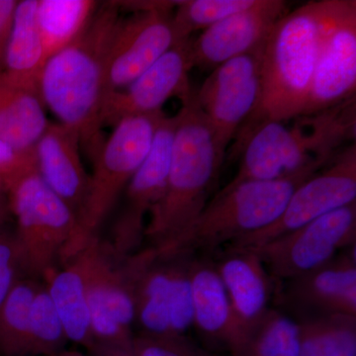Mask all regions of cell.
<instances>
[{"mask_svg": "<svg viewBox=\"0 0 356 356\" xmlns=\"http://www.w3.org/2000/svg\"><path fill=\"white\" fill-rule=\"evenodd\" d=\"M121 17L119 2L99 4L83 31L47 60L39 77L44 106L58 123L79 133L91 163L105 142L100 113L106 96L107 57Z\"/></svg>", "mask_w": 356, "mask_h": 356, "instance_id": "obj_1", "label": "cell"}, {"mask_svg": "<svg viewBox=\"0 0 356 356\" xmlns=\"http://www.w3.org/2000/svg\"><path fill=\"white\" fill-rule=\"evenodd\" d=\"M355 97L289 121L248 119L236 134L241 159L228 184L276 180L322 170L348 143L355 142ZM235 137V138H236Z\"/></svg>", "mask_w": 356, "mask_h": 356, "instance_id": "obj_2", "label": "cell"}, {"mask_svg": "<svg viewBox=\"0 0 356 356\" xmlns=\"http://www.w3.org/2000/svg\"><path fill=\"white\" fill-rule=\"evenodd\" d=\"M172 163L163 196L149 214L145 238L163 254L188 231L210 201L226 156L222 154L195 91L181 102Z\"/></svg>", "mask_w": 356, "mask_h": 356, "instance_id": "obj_3", "label": "cell"}, {"mask_svg": "<svg viewBox=\"0 0 356 356\" xmlns=\"http://www.w3.org/2000/svg\"><path fill=\"white\" fill-rule=\"evenodd\" d=\"M344 2H307L276 23L262 49L261 100L248 119L289 121L303 115L325 33Z\"/></svg>", "mask_w": 356, "mask_h": 356, "instance_id": "obj_4", "label": "cell"}, {"mask_svg": "<svg viewBox=\"0 0 356 356\" xmlns=\"http://www.w3.org/2000/svg\"><path fill=\"white\" fill-rule=\"evenodd\" d=\"M321 170H308L282 179L248 180L227 184L204 208L197 220L161 257L191 254L266 229L282 214L295 191Z\"/></svg>", "mask_w": 356, "mask_h": 356, "instance_id": "obj_5", "label": "cell"}, {"mask_svg": "<svg viewBox=\"0 0 356 356\" xmlns=\"http://www.w3.org/2000/svg\"><path fill=\"white\" fill-rule=\"evenodd\" d=\"M165 115L159 111L127 117L114 126L113 132L93 161L88 197L79 216V231L69 259L98 236L103 222L146 159Z\"/></svg>", "mask_w": 356, "mask_h": 356, "instance_id": "obj_6", "label": "cell"}, {"mask_svg": "<svg viewBox=\"0 0 356 356\" xmlns=\"http://www.w3.org/2000/svg\"><path fill=\"white\" fill-rule=\"evenodd\" d=\"M17 221L15 241L25 273L32 277L54 273L64 266L79 231V218L48 186L38 170L27 173L8 188Z\"/></svg>", "mask_w": 356, "mask_h": 356, "instance_id": "obj_7", "label": "cell"}, {"mask_svg": "<svg viewBox=\"0 0 356 356\" xmlns=\"http://www.w3.org/2000/svg\"><path fill=\"white\" fill-rule=\"evenodd\" d=\"M140 250L120 259L108 242L100 238L88 286V308L92 355L132 351L135 324V284Z\"/></svg>", "mask_w": 356, "mask_h": 356, "instance_id": "obj_8", "label": "cell"}, {"mask_svg": "<svg viewBox=\"0 0 356 356\" xmlns=\"http://www.w3.org/2000/svg\"><path fill=\"white\" fill-rule=\"evenodd\" d=\"M191 254L161 257L154 248L140 250L135 284V323L140 334L185 336L193 325Z\"/></svg>", "mask_w": 356, "mask_h": 356, "instance_id": "obj_9", "label": "cell"}, {"mask_svg": "<svg viewBox=\"0 0 356 356\" xmlns=\"http://www.w3.org/2000/svg\"><path fill=\"white\" fill-rule=\"evenodd\" d=\"M177 2H119L121 7L132 8V13L122 16L110 44L105 98L126 88L181 42L173 22Z\"/></svg>", "mask_w": 356, "mask_h": 356, "instance_id": "obj_10", "label": "cell"}, {"mask_svg": "<svg viewBox=\"0 0 356 356\" xmlns=\"http://www.w3.org/2000/svg\"><path fill=\"white\" fill-rule=\"evenodd\" d=\"M356 202L273 238L254 250L273 280L290 281L331 262L355 247Z\"/></svg>", "mask_w": 356, "mask_h": 356, "instance_id": "obj_11", "label": "cell"}, {"mask_svg": "<svg viewBox=\"0 0 356 356\" xmlns=\"http://www.w3.org/2000/svg\"><path fill=\"white\" fill-rule=\"evenodd\" d=\"M264 44L218 65L195 91L199 107L209 122L217 146L225 156L229 143L261 100Z\"/></svg>", "mask_w": 356, "mask_h": 356, "instance_id": "obj_12", "label": "cell"}, {"mask_svg": "<svg viewBox=\"0 0 356 356\" xmlns=\"http://www.w3.org/2000/svg\"><path fill=\"white\" fill-rule=\"evenodd\" d=\"M356 202V146L337 158L293 192L282 214L270 226L238 238L229 247L255 248L304 226L327 213Z\"/></svg>", "mask_w": 356, "mask_h": 356, "instance_id": "obj_13", "label": "cell"}, {"mask_svg": "<svg viewBox=\"0 0 356 356\" xmlns=\"http://www.w3.org/2000/svg\"><path fill=\"white\" fill-rule=\"evenodd\" d=\"M191 40L175 44L129 86L107 96L100 113L102 128L114 127L127 117L163 111L172 98L188 99L194 92L189 81L194 69Z\"/></svg>", "mask_w": 356, "mask_h": 356, "instance_id": "obj_14", "label": "cell"}, {"mask_svg": "<svg viewBox=\"0 0 356 356\" xmlns=\"http://www.w3.org/2000/svg\"><path fill=\"white\" fill-rule=\"evenodd\" d=\"M355 89L356 1L346 0L325 33L303 115L355 97Z\"/></svg>", "mask_w": 356, "mask_h": 356, "instance_id": "obj_15", "label": "cell"}, {"mask_svg": "<svg viewBox=\"0 0 356 356\" xmlns=\"http://www.w3.org/2000/svg\"><path fill=\"white\" fill-rule=\"evenodd\" d=\"M288 13L286 1L259 0L252 8L210 26L191 40L193 67L213 70L227 60L257 50Z\"/></svg>", "mask_w": 356, "mask_h": 356, "instance_id": "obj_16", "label": "cell"}, {"mask_svg": "<svg viewBox=\"0 0 356 356\" xmlns=\"http://www.w3.org/2000/svg\"><path fill=\"white\" fill-rule=\"evenodd\" d=\"M177 123V114L163 117L146 159L124 191L125 204L113 226V233L124 242L143 240L145 219L165 192Z\"/></svg>", "mask_w": 356, "mask_h": 356, "instance_id": "obj_17", "label": "cell"}, {"mask_svg": "<svg viewBox=\"0 0 356 356\" xmlns=\"http://www.w3.org/2000/svg\"><path fill=\"white\" fill-rule=\"evenodd\" d=\"M214 267L238 324L252 336L271 308L273 280L252 248L229 247Z\"/></svg>", "mask_w": 356, "mask_h": 356, "instance_id": "obj_18", "label": "cell"}, {"mask_svg": "<svg viewBox=\"0 0 356 356\" xmlns=\"http://www.w3.org/2000/svg\"><path fill=\"white\" fill-rule=\"evenodd\" d=\"M287 301L310 316L356 317L355 247L325 266L287 281Z\"/></svg>", "mask_w": 356, "mask_h": 356, "instance_id": "obj_19", "label": "cell"}, {"mask_svg": "<svg viewBox=\"0 0 356 356\" xmlns=\"http://www.w3.org/2000/svg\"><path fill=\"white\" fill-rule=\"evenodd\" d=\"M81 149L79 133L58 122L50 123L34 149L40 177L76 212L77 218L89 187Z\"/></svg>", "mask_w": 356, "mask_h": 356, "instance_id": "obj_20", "label": "cell"}, {"mask_svg": "<svg viewBox=\"0 0 356 356\" xmlns=\"http://www.w3.org/2000/svg\"><path fill=\"white\" fill-rule=\"evenodd\" d=\"M193 325L210 343L236 355L252 336L238 324L212 262H191Z\"/></svg>", "mask_w": 356, "mask_h": 356, "instance_id": "obj_21", "label": "cell"}, {"mask_svg": "<svg viewBox=\"0 0 356 356\" xmlns=\"http://www.w3.org/2000/svg\"><path fill=\"white\" fill-rule=\"evenodd\" d=\"M100 238L95 236L58 270L46 285L69 341L81 344L92 355L95 344L90 329L88 286Z\"/></svg>", "mask_w": 356, "mask_h": 356, "instance_id": "obj_22", "label": "cell"}, {"mask_svg": "<svg viewBox=\"0 0 356 356\" xmlns=\"http://www.w3.org/2000/svg\"><path fill=\"white\" fill-rule=\"evenodd\" d=\"M39 88L21 86L0 72V139L19 151H33L50 122Z\"/></svg>", "mask_w": 356, "mask_h": 356, "instance_id": "obj_23", "label": "cell"}, {"mask_svg": "<svg viewBox=\"0 0 356 356\" xmlns=\"http://www.w3.org/2000/svg\"><path fill=\"white\" fill-rule=\"evenodd\" d=\"M39 0L18 1L13 27L4 54V72L9 81L39 88V77L46 64L43 41L40 32Z\"/></svg>", "mask_w": 356, "mask_h": 356, "instance_id": "obj_24", "label": "cell"}, {"mask_svg": "<svg viewBox=\"0 0 356 356\" xmlns=\"http://www.w3.org/2000/svg\"><path fill=\"white\" fill-rule=\"evenodd\" d=\"M98 6L92 0H39L37 17L46 62L79 37Z\"/></svg>", "mask_w": 356, "mask_h": 356, "instance_id": "obj_25", "label": "cell"}, {"mask_svg": "<svg viewBox=\"0 0 356 356\" xmlns=\"http://www.w3.org/2000/svg\"><path fill=\"white\" fill-rule=\"evenodd\" d=\"M298 325V356H356L355 316H310Z\"/></svg>", "mask_w": 356, "mask_h": 356, "instance_id": "obj_26", "label": "cell"}, {"mask_svg": "<svg viewBox=\"0 0 356 356\" xmlns=\"http://www.w3.org/2000/svg\"><path fill=\"white\" fill-rule=\"evenodd\" d=\"M40 286L35 280H18L0 307V355L29 356L30 316Z\"/></svg>", "mask_w": 356, "mask_h": 356, "instance_id": "obj_27", "label": "cell"}, {"mask_svg": "<svg viewBox=\"0 0 356 356\" xmlns=\"http://www.w3.org/2000/svg\"><path fill=\"white\" fill-rule=\"evenodd\" d=\"M297 321L270 309L242 350L232 356H298Z\"/></svg>", "mask_w": 356, "mask_h": 356, "instance_id": "obj_28", "label": "cell"}, {"mask_svg": "<svg viewBox=\"0 0 356 356\" xmlns=\"http://www.w3.org/2000/svg\"><path fill=\"white\" fill-rule=\"evenodd\" d=\"M259 0H184L173 10V22L180 41L192 38L234 14L252 8Z\"/></svg>", "mask_w": 356, "mask_h": 356, "instance_id": "obj_29", "label": "cell"}, {"mask_svg": "<svg viewBox=\"0 0 356 356\" xmlns=\"http://www.w3.org/2000/svg\"><path fill=\"white\" fill-rule=\"evenodd\" d=\"M69 341L46 285L40 284L30 316L29 356H48L63 350Z\"/></svg>", "mask_w": 356, "mask_h": 356, "instance_id": "obj_30", "label": "cell"}, {"mask_svg": "<svg viewBox=\"0 0 356 356\" xmlns=\"http://www.w3.org/2000/svg\"><path fill=\"white\" fill-rule=\"evenodd\" d=\"M133 356H211L194 346L185 336H153L140 334L134 337Z\"/></svg>", "mask_w": 356, "mask_h": 356, "instance_id": "obj_31", "label": "cell"}, {"mask_svg": "<svg viewBox=\"0 0 356 356\" xmlns=\"http://www.w3.org/2000/svg\"><path fill=\"white\" fill-rule=\"evenodd\" d=\"M37 170L35 152L19 151L0 139V187H9L27 173Z\"/></svg>", "mask_w": 356, "mask_h": 356, "instance_id": "obj_32", "label": "cell"}, {"mask_svg": "<svg viewBox=\"0 0 356 356\" xmlns=\"http://www.w3.org/2000/svg\"><path fill=\"white\" fill-rule=\"evenodd\" d=\"M17 3L14 0H0V64L2 65Z\"/></svg>", "mask_w": 356, "mask_h": 356, "instance_id": "obj_33", "label": "cell"}, {"mask_svg": "<svg viewBox=\"0 0 356 356\" xmlns=\"http://www.w3.org/2000/svg\"><path fill=\"white\" fill-rule=\"evenodd\" d=\"M17 243L15 242V238L9 240V238H3L0 236V259L6 255L11 254L14 250H17Z\"/></svg>", "mask_w": 356, "mask_h": 356, "instance_id": "obj_34", "label": "cell"}, {"mask_svg": "<svg viewBox=\"0 0 356 356\" xmlns=\"http://www.w3.org/2000/svg\"><path fill=\"white\" fill-rule=\"evenodd\" d=\"M48 356H86L83 355V353H77V351H67V350H60L58 353H53V355Z\"/></svg>", "mask_w": 356, "mask_h": 356, "instance_id": "obj_35", "label": "cell"}, {"mask_svg": "<svg viewBox=\"0 0 356 356\" xmlns=\"http://www.w3.org/2000/svg\"><path fill=\"white\" fill-rule=\"evenodd\" d=\"M102 356H133L132 351H111Z\"/></svg>", "mask_w": 356, "mask_h": 356, "instance_id": "obj_36", "label": "cell"}, {"mask_svg": "<svg viewBox=\"0 0 356 356\" xmlns=\"http://www.w3.org/2000/svg\"><path fill=\"white\" fill-rule=\"evenodd\" d=\"M0 213H1V207H0Z\"/></svg>", "mask_w": 356, "mask_h": 356, "instance_id": "obj_37", "label": "cell"}]
</instances>
